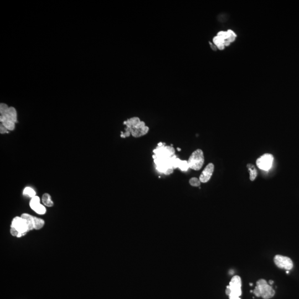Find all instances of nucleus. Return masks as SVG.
Segmentation results:
<instances>
[{
  "label": "nucleus",
  "mask_w": 299,
  "mask_h": 299,
  "mask_svg": "<svg viewBox=\"0 0 299 299\" xmlns=\"http://www.w3.org/2000/svg\"><path fill=\"white\" fill-rule=\"evenodd\" d=\"M249 285H250V286H253V284L250 283V284H249Z\"/></svg>",
  "instance_id": "c756f323"
},
{
  "label": "nucleus",
  "mask_w": 299,
  "mask_h": 299,
  "mask_svg": "<svg viewBox=\"0 0 299 299\" xmlns=\"http://www.w3.org/2000/svg\"><path fill=\"white\" fill-rule=\"evenodd\" d=\"M42 202L44 205L47 207H52L53 202L51 199V196L48 193H44L42 196Z\"/></svg>",
  "instance_id": "f8f14e48"
},
{
  "label": "nucleus",
  "mask_w": 299,
  "mask_h": 299,
  "mask_svg": "<svg viewBox=\"0 0 299 299\" xmlns=\"http://www.w3.org/2000/svg\"><path fill=\"white\" fill-rule=\"evenodd\" d=\"M11 233L13 236H18L20 232L14 228H11L10 230Z\"/></svg>",
  "instance_id": "4be33fe9"
},
{
  "label": "nucleus",
  "mask_w": 299,
  "mask_h": 299,
  "mask_svg": "<svg viewBox=\"0 0 299 299\" xmlns=\"http://www.w3.org/2000/svg\"><path fill=\"white\" fill-rule=\"evenodd\" d=\"M33 210L39 215H44L46 212V208L44 207V205H41V203L36 206Z\"/></svg>",
  "instance_id": "a211bd4d"
},
{
  "label": "nucleus",
  "mask_w": 299,
  "mask_h": 299,
  "mask_svg": "<svg viewBox=\"0 0 299 299\" xmlns=\"http://www.w3.org/2000/svg\"><path fill=\"white\" fill-rule=\"evenodd\" d=\"M23 193L24 196H26L29 197H31V198H33L34 196H36L35 191L30 187H26L23 190Z\"/></svg>",
  "instance_id": "2eb2a0df"
},
{
  "label": "nucleus",
  "mask_w": 299,
  "mask_h": 299,
  "mask_svg": "<svg viewBox=\"0 0 299 299\" xmlns=\"http://www.w3.org/2000/svg\"><path fill=\"white\" fill-rule=\"evenodd\" d=\"M257 286L260 292V297L264 299H270L275 295V291L264 279H260L257 282Z\"/></svg>",
  "instance_id": "7ed1b4c3"
},
{
  "label": "nucleus",
  "mask_w": 299,
  "mask_h": 299,
  "mask_svg": "<svg viewBox=\"0 0 299 299\" xmlns=\"http://www.w3.org/2000/svg\"><path fill=\"white\" fill-rule=\"evenodd\" d=\"M273 161L274 157L272 154L265 153L257 158L256 163L258 168L264 171H268L272 168Z\"/></svg>",
  "instance_id": "20e7f679"
},
{
  "label": "nucleus",
  "mask_w": 299,
  "mask_h": 299,
  "mask_svg": "<svg viewBox=\"0 0 299 299\" xmlns=\"http://www.w3.org/2000/svg\"><path fill=\"white\" fill-rule=\"evenodd\" d=\"M9 106L5 103H1L0 104V114L1 115H5L9 109Z\"/></svg>",
  "instance_id": "aec40b11"
},
{
  "label": "nucleus",
  "mask_w": 299,
  "mask_h": 299,
  "mask_svg": "<svg viewBox=\"0 0 299 299\" xmlns=\"http://www.w3.org/2000/svg\"><path fill=\"white\" fill-rule=\"evenodd\" d=\"M213 43L215 44V46L217 47L218 46L220 45L221 44H224V42H225V41L224 39H223L222 38L216 36L213 38Z\"/></svg>",
  "instance_id": "412c9836"
},
{
  "label": "nucleus",
  "mask_w": 299,
  "mask_h": 299,
  "mask_svg": "<svg viewBox=\"0 0 299 299\" xmlns=\"http://www.w3.org/2000/svg\"><path fill=\"white\" fill-rule=\"evenodd\" d=\"M286 273H287V274H288V273H289V271H286Z\"/></svg>",
  "instance_id": "7c9ffc66"
},
{
  "label": "nucleus",
  "mask_w": 299,
  "mask_h": 299,
  "mask_svg": "<svg viewBox=\"0 0 299 299\" xmlns=\"http://www.w3.org/2000/svg\"><path fill=\"white\" fill-rule=\"evenodd\" d=\"M40 204V199L38 196H34V197L32 198L31 200L30 203V207L32 210H33L36 206Z\"/></svg>",
  "instance_id": "dca6fc26"
},
{
  "label": "nucleus",
  "mask_w": 299,
  "mask_h": 299,
  "mask_svg": "<svg viewBox=\"0 0 299 299\" xmlns=\"http://www.w3.org/2000/svg\"><path fill=\"white\" fill-rule=\"evenodd\" d=\"M253 293L255 294V295L257 296V297H260V290L259 288H257V286H256L255 288V289L253 291Z\"/></svg>",
  "instance_id": "b1692460"
},
{
  "label": "nucleus",
  "mask_w": 299,
  "mask_h": 299,
  "mask_svg": "<svg viewBox=\"0 0 299 299\" xmlns=\"http://www.w3.org/2000/svg\"><path fill=\"white\" fill-rule=\"evenodd\" d=\"M215 170V166L212 163H210L203 170L199 176L201 182L206 183L210 181Z\"/></svg>",
  "instance_id": "6e6552de"
},
{
  "label": "nucleus",
  "mask_w": 299,
  "mask_h": 299,
  "mask_svg": "<svg viewBox=\"0 0 299 299\" xmlns=\"http://www.w3.org/2000/svg\"><path fill=\"white\" fill-rule=\"evenodd\" d=\"M21 217L26 221L29 231L34 229V217L27 213L22 214Z\"/></svg>",
  "instance_id": "9d476101"
},
{
  "label": "nucleus",
  "mask_w": 299,
  "mask_h": 299,
  "mask_svg": "<svg viewBox=\"0 0 299 299\" xmlns=\"http://www.w3.org/2000/svg\"><path fill=\"white\" fill-rule=\"evenodd\" d=\"M1 124L5 127L6 128L10 131H12L15 129L16 123L10 120H5L1 122Z\"/></svg>",
  "instance_id": "4468645a"
},
{
  "label": "nucleus",
  "mask_w": 299,
  "mask_h": 299,
  "mask_svg": "<svg viewBox=\"0 0 299 299\" xmlns=\"http://www.w3.org/2000/svg\"><path fill=\"white\" fill-rule=\"evenodd\" d=\"M173 172V168H168V169H167V170H166V171L164 173V174H166V175H169V174H171V173H172Z\"/></svg>",
  "instance_id": "393cba45"
},
{
  "label": "nucleus",
  "mask_w": 299,
  "mask_h": 299,
  "mask_svg": "<svg viewBox=\"0 0 299 299\" xmlns=\"http://www.w3.org/2000/svg\"><path fill=\"white\" fill-rule=\"evenodd\" d=\"M275 265L280 269H284L290 270L293 268V262L292 260L287 257L281 255H276L274 258Z\"/></svg>",
  "instance_id": "423d86ee"
},
{
  "label": "nucleus",
  "mask_w": 299,
  "mask_h": 299,
  "mask_svg": "<svg viewBox=\"0 0 299 299\" xmlns=\"http://www.w3.org/2000/svg\"><path fill=\"white\" fill-rule=\"evenodd\" d=\"M44 221L39 218L34 217V229H40L44 226Z\"/></svg>",
  "instance_id": "ddd939ff"
},
{
  "label": "nucleus",
  "mask_w": 299,
  "mask_h": 299,
  "mask_svg": "<svg viewBox=\"0 0 299 299\" xmlns=\"http://www.w3.org/2000/svg\"><path fill=\"white\" fill-rule=\"evenodd\" d=\"M228 286L231 290V294L229 295V299H241L239 296L241 295V280L239 276H233Z\"/></svg>",
  "instance_id": "f03ea898"
},
{
  "label": "nucleus",
  "mask_w": 299,
  "mask_h": 299,
  "mask_svg": "<svg viewBox=\"0 0 299 299\" xmlns=\"http://www.w3.org/2000/svg\"><path fill=\"white\" fill-rule=\"evenodd\" d=\"M5 120H10L16 123L17 122V114L16 109L11 106L5 115L0 116L1 122Z\"/></svg>",
  "instance_id": "1a4fd4ad"
},
{
  "label": "nucleus",
  "mask_w": 299,
  "mask_h": 299,
  "mask_svg": "<svg viewBox=\"0 0 299 299\" xmlns=\"http://www.w3.org/2000/svg\"><path fill=\"white\" fill-rule=\"evenodd\" d=\"M269 283H270V285H272L274 283V281H273V280H270L269 281Z\"/></svg>",
  "instance_id": "cd10ccee"
},
{
  "label": "nucleus",
  "mask_w": 299,
  "mask_h": 299,
  "mask_svg": "<svg viewBox=\"0 0 299 299\" xmlns=\"http://www.w3.org/2000/svg\"><path fill=\"white\" fill-rule=\"evenodd\" d=\"M156 158H167L173 156L175 153V150L171 146L163 145L162 147L156 148L153 150Z\"/></svg>",
  "instance_id": "39448f33"
},
{
  "label": "nucleus",
  "mask_w": 299,
  "mask_h": 299,
  "mask_svg": "<svg viewBox=\"0 0 299 299\" xmlns=\"http://www.w3.org/2000/svg\"><path fill=\"white\" fill-rule=\"evenodd\" d=\"M177 151H181V148H179V147H177Z\"/></svg>",
  "instance_id": "c85d7f7f"
},
{
  "label": "nucleus",
  "mask_w": 299,
  "mask_h": 299,
  "mask_svg": "<svg viewBox=\"0 0 299 299\" xmlns=\"http://www.w3.org/2000/svg\"><path fill=\"white\" fill-rule=\"evenodd\" d=\"M0 132H1V134H2L8 132V130L2 124H1V125H0Z\"/></svg>",
  "instance_id": "5701e85b"
},
{
  "label": "nucleus",
  "mask_w": 299,
  "mask_h": 299,
  "mask_svg": "<svg viewBox=\"0 0 299 299\" xmlns=\"http://www.w3.org/2000/svg\"><path fill=\"white\" fill-rule=\"evenodd\" d=\"M247 168L249 171L250 173V179L251 181H253L256 179L257 176V171L255 166L250 163L247 165Z\"/></svg>",
  "instance_id": "9b49d317"
},
{
  "label": "nucleus",
  "mask_w": 299,
  "mask_h": 299,
  "mask_svg": "<svg viewBox=\"0 0 299 299\" xmlns=\"http://www.w3.org/2000/svg\"><path fill=\"white\" fill-rule=\"evenodd\" d=\"M189 165L188 161L180 160L179 163V168L182 171H187L189 168Z\"/></svg>",
  "instance_id": "f3484780"
},
{
  "label": "nucleus",
  "mask_w": 299,
  "mask_h": 299,
  "mask_svg": "<svg viewBox=\"0 0 299 299\" xmlns=\"http://www.w3.org/2000/svg\"><path fill=\"white\" fill-rule=\"evenodd\" d=\"M217 48H218V49H220V50H221V51H222V50H223V49L225 48V46H224V44H221L220 45H219V46H217Z\"/></svg>",
  "instance_id": "bb28decb"
},
{
  "label": "nucleus",
  "mask_w": 299,
  "mask_h": 299,
  "mask_svg": "<svg viewBox=\"0 0 299 299\" xmlns=\"http://www.w3.org/2000/svg\"><path fill=\"white\" fill-rule=\"evenodd\" d=\"M189 183L193 187H199L201 184V181L199 179L196 177H192L189 179Z\"/></svg>",
  "instance_id": "6ab92c4d"
},
{
  "label": "nucleus",
  "mask_w": 299,
  "mask_h": 299,
  "mask_svg": "<svg viewBox=\"0 0 299 299\" xmlns=\"http://www.w3.org/2000/svg\"><path fill=\"white\" fill-rule=\"evenodd\" d=\"M205 162L203 152L201 149H197L192 153L188 160L189 168L198 171L202 167Z\"/></svg>",
  "instance_id": "f257e3e1"
},
{
  "label": "nucleus",
  "mask_w": 299,
  "mask_h": 299,
  "mask_svg": "<svg viewBox=\"0 0 299 299\" xmlns=\"http://www.w3.org/2000/svg\"><path fill=\"white\" fill-rule=\"evenodd\" d=\"M210 47H211V48L212 49V50H213V51H216L218 49L217 47L215 46V44L213 43H211V42H210Z\"/></svg>",
  "instance_id": "a878e982"
},
{
  "label": "nucleus",
  "mask_w": 299,
  "mask_h": 299,
  "mask_svg": "<svg viewBox=\"0 0 299 299\" xmlns=\"http://www.w3.org/2000/svg\"><path fill=\"white\" fill-rule=\"evenodd\" d=\"M11 228H14L22 233L23 236L25 235L28 230V227L26 221L23 219L21 217H16L12 222Z\"/></svg>",
  "instance_id": "0eeeda50"
}]
</instances>
